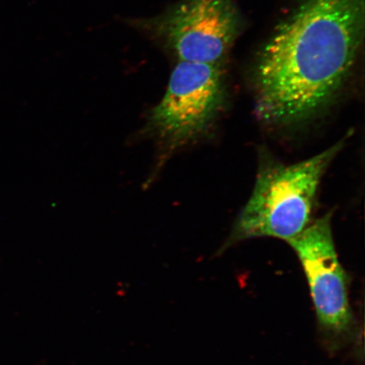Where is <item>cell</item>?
Listing matches in <instances>:
<instances>
[{
	"mask_svg": "<svg viewBox=\"0 0 365 365\" xmlns=\"http://www.w3.org/2000/svg\"><path fill=\"white\" fill-rule=\"evenodd\" d=\"M364 33V0H300L255 59L258 117L290 125L322 111L348 81Z\"/></svg>",
	"mask_w": 365,
	"mask_h": 365,
	"instance_id": "cell-1",
	"label": "cell"
},
{
	"mask_svg": "<svg viewBox=\"0 0 365 365\" xmlns=\"http://www.w3.org/2000/svg\"><path fill=\"white\" fill-rule=\"evenodd\" d=\"M346 141V136L331 148L300 163L264 164L235 223L231 243L262 237L287 243L299 236L312 222L324 173Z\"/></svg>",
	"mask_w": 365,
	"mask_h": 365,
	"instance_id": "cell-2",
	"label": "cell"
},
{
	"mask_svg": "<svg viewBox=\"0 0 365 365\" xmlns=\"http://www.w3.org/2000/svg\"><path fill=\"white\" fill-rule=\"evenodd\" d=\"M223 65L179 61L168 88L153 108L149 127L168 150L195 140L209 130L226 96Z\"/></svg>",
	"mask_w": 365,
	"mask_h": 365,
	"instance_id": "cell-3",
	"label": "cell"
},
{
	"mask_svg": "<svg viewBox=\"0 0 365 365\" xmlns=\"http://www.w3.org/2000/svg\"><path fill=\"white\" fill-rule=\"evenodd\" d=\"M145 27L179 61L223 65L243 21L234 0H182Z\"/></svg>",
	"mask_w": 365,
	"mask_h": 365,
	"instance_id": "cell-4",
	"label": "cell"
},
{
	"mask_svg": "<svg viewBox=\"0 0 365 365\" xmlns=\"http://www.w3.org/2000/svg\"><path fill=\"white\" fill-rule=\"evenodd\" d=\"M331 219V214H327L312 222L287 244L304 268L319 329L336 344L352 333L354 317L348 277L337 257Z\"/></svg>",
	"mask_w": 365,
	"mask_h": 365,
	"instance_id": "cell-5",
	"label": "cell"
}]
</instances>
